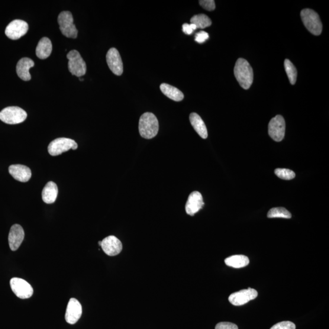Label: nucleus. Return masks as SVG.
Here are the masks:
<instances>
[{
  "label": "nucleus",
  "mask_w": 329,
  "mask_h": 329,
  "mask_svg": "<svg viewBox=\"0 0 329 329\" xmlns=\"http://www.w3.org/2000/svg\"><path fill=\"white\" fill-rule=\"evenodd\" d=\"M234 75L241 88L249 89L252 85L254 73L252 67L246 59L240 58L234 67Z\"/></svg>",
  "instance_id": "f257e3e1"
},
{
  "label": "nucleus",
  "mask_w": 329,
  "mask_h": 329,
  "mask_svg": "<svg viewBox=\"0 0 329 329\" xmlns=\"http://www.w3.org/2000/svg\"><path fill=\"white\" fill-rule=\"evenodd\" d=\"M159 121L152 113L146 112L141 116L138 125L140 134L146 139L156 136L159 131Z\"/></svg>",
  "instance_id": "f03ea898"
},
{
  "label": "nucleus",
  "mask_w": 329,
  "mask_h": 329,
  "mask_svg": "<svg viewBox=\"0 0 329 329\" xmlns=\"http://www.w3.org/2000/svg\"><path fill=\"white\" fill-rule=\"evenodd\" d=\"M301 17L305 27L311 33L315 35H320L322 25L319 15L311 9H305L301 12Z\"/></svg>",
  "instance_id": "7ed1b4c3"
},
{
  "label": "nucleus",
  "mask_w": 329,
  "mask_h": 329,
  "mask_svg": "<svg viewBox=\"0 0 329 329\" xmlns=\"http://www.w3.org/2000/svg\"><path fill=\"white\" fill-rule=\"evenodd\" d=\"M27 113L17 106L6 108L0 112V120L8 125H17L27 118Z\"/></svg>",
  "instance_id": "20e7f679"
},
{
  "label": "nucleus",
  "mask_w": 329,
  "mask_h": 329,
  "mask_svg": "<svg viewBox=\"0 0 329 329\" xmlns=\"http://www.w3.org/2000/svg\"><path fill=\"white\" fill-rule=\"evenodd\" d=\"M61 33L68 38H76L78 31L73 23V17L69 11L60 13L57 18Z\"/></svg>",
  "instance_id": "39448f33"
},
{
  "label": "nucleus",
  "mask_w": 329,
  "mask_h": 329,
  "mask_svg": "<svg viewBox=\"0 0 329 329\" xmlns=\"http://www.w3.org/2000/svg\"><path fill=\"white\" fill-rule=\"evenodd\" d=\"M67 57L69 59V72L73 75L80 77L86 75V64L78 51L76 50L70 51L67 54Z\"/></svg>",
  "instance_id": "423d86ee"
},
{
  "label": "nucleus",
  "mask_w": 329,
  "mask_h": 329,
  "mask_svg": "<svg viewBox=\"0 0 329 329\" xmlns=\"http://www.w3.org/2000/svg\"><path fill=\"white\" fill-rule=\"evenodd\" d=\"M77 144L75 140L68 138H58L48 145V153L52 156H59L71 149L76 150Z\"/></svg>",
  "instance_id": "0eeeda50"
},
{
  "label": "nucleus",
  "mask_w": 329,
  "mask_h": 329,
  "mask_svg": "<svg viewBox=\"0 0 329 329\" xmlns=\"http://www.w3.org/2000/svg\"><path fill=\"white\" fill-rule=\"evenodd\" d=\"M10 285L12 292L19 298L28 299L33 295V287L24 279L14 277L11 280Z\"/></svg>",
  "instance_id": "6e6552de"
},
{
  "label": "nucleus",
  "mask_w": 329,
  "mask_h": 329,
  "mask_svg": "<svg viewBox=\"0 0 329 329\" xmlns=\"http://www.w3.org/2000/svg\"><path fill=\"white\" fill-rule=\"evenodd\" d=\"M269 133L272 139L280 141L283 139L285 133V121L281 115H276L270 121Z\"/></svg>",
  "instance_id": "1a4fd4ad"
},
{
  "label": "nucleus",
  "mask_w": 329,
  "mask_h": 329,
  "mask_svg": "<svg viewBox=\"0 0 329 329\" xmlns=\"http://www.w3.org/2000/svg\"><path fill=\"white\" fill-rule=\"evenodd\" d=\"M28 29L27 22L22 20H15L7 26L5 34L11 39L17 40L27 33Z\"/></svg>",
  "instance_id": "9d476101"
},
{
  "label": "nucleus",
  "mask_w": 329,
  "mask_h": 329,
  "mask_svg": "<svg viewBox=\"0 0 329 329\" xmlns=\"http://www.w3.org/2000/svg\"><path fill=\"white\" fill-rule=\"evenodd\" d=\"M258 293L256 290L248 289L232 293L229 297V301L235 306L243 305L257 298Z\"/></svg>",
  "instance_id": "9b49d317"
},
{
  "label": "nucleus",
  "mask_w": 329,
  "mask_h": 329,
  "mask_svg": "<svg viewBox=\"0 0 329 329\" xmlns=\"http://www.w3.org/2000/svg\"><path fill=\"white\" fill-rule=\"evenodd\" d=\"M106 60L110 70L117 76H121L124 72V64L118 51L112 48L106 54Z\"/></svg>",
  "instance_id": "f8f14e48"
},
{
  "label": "nucleus",
  "mask_w": 329,
  "mask_h": 329,
  "mask_svg": "<svg viewBox=\"0 0 329 329\" xmlns=\"http://www.w3.org/2000/svg\"><path fill=\"white\" fill-rule=\"evenodd\" d=\"M83 313L82 306L75 298L70 299L67 305L65 318L68 323L75 324L80 317Z\"/></svg>",
  "instance_id": "ddd939ff"
},
{
  "label": "nucleus",
  "mask_w": 329,
  "mask_h": 329,
  "mask_svg": "<svg viewBox=\"0 0 329 329\" xmlns=\"http://www.w3.org/2000/svg\"><path fill=\"white\" fill-rule=\"evenodd\" d=\"M101 248L109 256H115L121 252L122 245L120 240L113 235L105 238L101 241Z\"/></svg>",
  "instance_id": "4468645a"
},
{
  "label": "nucleus",
  "mask_w": 329,
  "mask_h": 329,
  "mask_svg": "<svg viewBox=\"0 0 329 329\" xmlns=\"http://www.w3.org/2000/svg\"><path fill=\"white\" fill-rule=\"evenodd\" d=\"M204 205L202 196L199 192H193L189 196L186 205L187 214L193 216Z\"/></svg>",
  "instance_id": "2eb2a0df"
},
{
  "label": "nucleus",
  "mask_w": 329,
  "mask_h": 329,
  "mask_svg": "<svg viewBox=\"0 0 329 329\" xmlns=\"http://www.w3.org/2000/svg\"><path fill=\"white\" fill-rule=\"evenodd\" d=\"M25 238V232L20 225H13L9 232L8 241L9 247L13 251H17Z\"/></svg>",
  "instance_id": "dca6fc26"
},
{
  "label": "nucleus",
  "mask_w": 329,
  "mask_h": 329,
  "mask_svg": "<svg viewBox=\"0 0 329 329\" xmlns=\"http://www.w3.org/2000/svg\"><path fill=\"white\" fill-rule=\"evenodd\" d=\"M9 172L15 180L27 182L31 179L32 173L30 168L23 164H12L9 167Z\"/></svg>",
  "instance_id": "f3484780"
},
{
  "label": "nucleus",
  "mask_w": 329,
  "mask_h": 329,
  "mask_svg": "<svg viewBox=\"0 0 329 329\" xmlns=\"http://www.w3.org/2000/svg\"><path fill=\"white\" fill-rule=\"evenodd\" d=\"M34 66V61L30 58L24 57L18 61L16 70L19 77L25 81L31 80L30 69Z\"/></svg>",
  "instance_id": "a211bd4d"
},
{
  "label": "nucleus",
  "mask_w": 329,
  "mask_h": 329,
  "mask_svg": "<svg viewBox=\"0 0 329 329\" xmlns=\"http://www.w3.org/2000/svg\"><path fill=\"white\" fill-rule=\"evenodd\" d=\"M52 49V44L50 38L43 37L38 42L35 53L39 59H45L50 56Z\"/></svg>",
  "instance_id": "6ab92c4d"
},
{
  "label": "nucleus",
  "mask_w": 329,
  "mask_h": 329,
  "mask_svg": "<svg viewBox=\"0 0 329 329\" xmlns=\"http://www.w3.org/2000/svg\"><path fill=\"white\" fill-rule=\"evenodd\" d=\"M190 121L192 127L198 134L200 137L204 139L208 138V132L207 128L200 116L196 113H192L190 115Z\"/></svg>",
  "instance_id": "aec40b11"
},
{
  "label": "nucleus",
  "mask_w": 329,
  "mask_h": 329,
  "mask_svg": "<svg viewBox=\"0 0 329 329\" xmlns=\"http://www.w3.org/2000/svg\"><path fill=\"white\" fill-rule=\"evenodd\" d=\"M58 188L56 183L54 182H48L45 186L42 197L43 201L47 204H53L57 199Z\"/></svg>",
  "instance_id": "412c9836"
},
{
  "label": "nucleus",
  "mask_w": 329,
  "mask_h": 329,
  "mask_svg": "<svg viewBox=\"0 0 329 329\" xmlns=\"http://www.w3.org/2000/svg\"><path fill=\"white\" fill-rule=\"evenodd\" d=\"M161 91L163 94L175 101H181L184 98L183 93L178 89L168 84L163 83L160 86Z\"/></svg>",
  "instance_id": "4be33fe9"
},
{
  "label": "nucleus",
  "mask_w": 329,
  "mask_h": 329,
  "mask_svg": "<svg viewBox=\"0 0 329 329\" xmlns=\"http://www.w3.org/2000/svg\"><path fill=\"white\" fill-rule=\"evenodd\" d=\"M225 263L227 265L234 268V269H241L246 266L250 263V259L243 255H235L229 257L225 259Z\"/></svg>",
  "instance_id": "5701e85b"
},
{
  "label": "nucleus",
  "mask_w": 329,
  "mask_h": 329,
  "mask_svg": "<svg viewBox=\"0 0 329 329\" xmlns=\"http://www.w3.org/2000/svg\"><path fill=\"white\" fill-rule=\"evenodd\" d=\"M191 24L195 25L197 28L204 29L212 25V21L208 15L198 14L193 16L190 20Z\"/></svg>",
  "instance_id": "b1692460"
},
{
  "label": "nucleus",
  "mask_w": 329,
  "mask_h": 329,
  "mask_svg": "<svg viewBox=\"0 0 329 329\" xmlns=\"http://www.w3.org/2000/svg\"><path fill=\"white\" fill-rule=\"evenodd\" d=\"M267 217L270 218H282L290 219L292 218L290 212L283 208H275L270 210L268 213Z\"/></svg>",
  "instance_id": "393cba45"
},
{
  "label": "nucleus",
  "mask_w": 329,
  "mask_h": 329,
  "mask_svg": "<svg viewBox=\"0 0 329 329\" xmlns=\"http://www.w3.org/2000/svg\"><path fill=\"white\" fill-rule=\"evenodd\" d=\"M284 67L290 83H291L292 85H294L296 82L297 75H298V72H297L295 67L291 63V61L289 59L285 60Z\"/></svg>",
  "instance_id": "a878e982"
},
{
  "label": "nucleus",
  "mask_w": 329,
  "mask_h": 329,
  "mask_svg": "<svg viewBox=\"0 0 329 329\" xmlns=\"http://www.w3.org/2000/svg\"><path fill=\"white\" fill-rule=\"evenodd\" d=\"M274 173L279 178L284 180L294 179L296 176L295 173L292 170L286 169H277Z\"/></svg>",
  "instance_id": "bb28decb"
},
{
  "label": "nucleus",
  "mask_w": 329,
  "mask_h": 329,
  "mask_svg": "<svg viewBox=\"0 0 329 329\" xmlns=\"http://www.w3.org/2000/svg\"><path fill=\"white\" fill-rule=\"evenodd\" d=\"M270 329H296V325L290 321H282L279 322Z\"/></svg>",
  "instance_id": "cd10ccee"
},
{
  "label": "nucleus",
  "mask_w": 329,
  "mask_h": 329,
  "mask_svg": "<svg viewBox=\"0 0 329 329\" xmlns=\"http://www.w3.org/2000/svg\"><path fill=\"white\" fill-rule=\"evenodd\" d=\"M200 5L205 10L212 11L215 10V3L214 0H201L199 2Z\"/></svg>",
  "instance_id": "c85d7f7f"
},
{
  "label": "nucleus",
  "mask_w": 329,
  "mask_h": 329,
  "mask_svg": "<svg viewBox=\"0 0 329 329\" xmlns=\"http://www.w3.org/2000/svg\"><path fill=\"white\" fill-rule=\"evenodd\" d=\"M209 37V34L205 31H200L195 35V41L199 44L204 43Z\"/></svg>",
  "instance_id": "c756f323"
},
{
  "label": "nucleus",
  "mask_w": 329,
  "mask_h": 329,
  "mask_svg": "<svg viewBox=\"0 0 329 329\" xmlns=\"http://www.w3.org/2000/svg\"><path fill=\"white\" fill-rule=\"evenodd\" d=\"M215 329H238L236 324L229 322H219L216 325Z\"/></svg>",
  "instance_id": "7c9ffc66"
},
{
  "label": "nucleus",
  "mask_w": 329,
  "mask_h": 329,
  "mask_svg": "<svg viewBox=\"0 0 329 329\" xmlns=\"http://www.w3.org/2000/svg\"><path fill=\"white\" fill-rule=\"evenodd\" d=\"M196 28L195 25L190 24H184L182 25V31L183 33L187 35H190L193 33V32L196 30Z\"/></svg>",
  "instance_id": "2f4dec72"
},
{
  "label": "nucleus",
  "mask_w": 329,
  "mask_h": 329,
  "mask_svg": "<svg viewBox=\"0 0 329 329\" xmlns=\"http://www.w3.org/2000/svg\"><path fill=\"white\" fill-rule=\"evenodd\" d=\"M79 80H80V81H83L84 79L83 78V77H79Z\"/></svg>",
  "instance_id": "473e14b6"
}]
</instances>
